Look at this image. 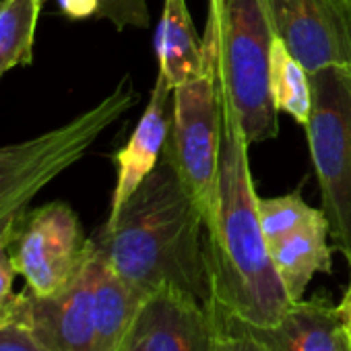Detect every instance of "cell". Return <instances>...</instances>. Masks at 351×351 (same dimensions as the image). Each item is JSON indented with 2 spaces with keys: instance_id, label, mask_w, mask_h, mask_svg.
I'll use <instances>...</instances> for the list:
<instances>
[{
  "instance_id": "6da1fadb",
  "label": "cell",
  "mask_w": 351,
  "mask_h": 351,
  "mask_svg": "<svg viewBox=\"0 0 351 351\" xmlns=\"http://www.w3.org/2000/svg\"><path fill=\"white\" fill-rule=\"evenodd\" d=\"M93 242L141 298L173 289L215 308L205 219L176 169L167 143L155 169L118 213L108 215Z\"/></svg>"
},
{
  "instance_id": "7a4b0ae2",
  "label": "cell",
  "mask_w": 351,
  "mask_h": 351,
  "mask_svg": "<svg viewBox=\"0 0 351 351\" xmlns=\"http://www.w3.org/2000/svg\"><path fill=\"white\" fill-rule=\"evenodd\" d=\"M221 99V159L217 213L207 228L213 304L244 326H273L295 304L287 295L271 258L258 219L248 141L238 114L223 93Z\"/></svg>"
},
{
  "instance_id": "3957f363",
  "label": "cell",
  "mask_w": 351,
  "mask_h": 351,
  "mask_svg": "<svg viewBox=\"0 0 351 351\" xmlns=\"http://www.w3.org/2000/svg\"><path fill=\"white\" fill-rule=\"evenodd\" d=\"M136 99L138 95L126 75L108 97L66 124L36 138L0 147V230L25 211L52 180L83 159Z\"/></svg>"
},
{
  "instance_id": "277c9868",
  "label": "cell",
  "mask_w": 351,
  "mask_h": 351,
  "mask_svg": "<svg viewBox=\"0 0 351 351\" xmlns=\"http://www.w3.org/2000/svg\"><path fill=\"white\" fill-rule=\"evenodd\" d=\"M275 29L265 0H226L223 17L203 44L217 54V79L230 97L248 145L275 138L277 108L269 87Z\"/></svg>"
},
{
  "instance_id": "5b68a950",
  "label": "cell",
  "mask_w": 351,
  "mask_h": 351,
  "mask_svg": "<svg viewBox=\"0 0 351 351\" xmlns=\"http://www.w3.org/2000/svg\"><path fill=\"white\" fill-rule=\"evenodd\" d=\"M312 110L304 126L322 211L335 248L351 269V73L322 69L310 75Z\"/></svg>"
},
{
  "instance_id": "8992f818",
  "label": "cell",
  "mask_w": 351,
  "mask_h": 351,
  "mask_svg": "<svg viewBox=\"0 0 351 351\" xmlns=\"http://www.w3.org/2000/svg\"><path fill=\"white\" fill-rule=\"evenodd\" d=\"M205 73L173 89L167 149L176 169L199 205L205 228L217 213L221 159V99L217 87V54L203 46Z\"/></svg>"
},
{
  "instance_id": "52a82bcc",
  "label": "cell",
  "mask_w": 351,
  "mask_h": 351,
  "mask_svg": "<svg viewBox=\"0 0 351 351\" xmlns=\"http://www.w3.org/2000/svg\"><path fill=\"white\" fill-rule=\"evenodd\" d=\"M91 250L79 215L52 201L27 207L9 223V254L17 275L36 295L62 291L83 269Z\"/></svg>"
},
{
  "instance_id": "ba28073f",
  "label": "cell",
  "mask_w": 351,
  "mask_h": 351,
  "mask_svg": "<svg viewBox=\"0 0 351 351\" xmlns=\"http://www.w3.org/2000/svg\"><path fill=\"white\" fill-rule=\"evenodd\" d=\"M97 248L91 240L81 273L54 295H36L23 289L15 300L13 322L27 326L50 351H97L95 324Z\"/></svg>"
},
{
  "instance_id": "9c48e42d",
  "label": "cell",
  "mask_w": 351,
  "mask_h": 351,
  "mask_svg": "<svg viewBox=\"0 0 351 351\" xmlns=\"http://www.w3.org/2000/svg\"><path fill=\"white\" fill-rule=\"evenodd\" d=\"M275 34L300 64L351 73V0H265Z\"/></svg>"
},
{
  "instance_id": "30bf717a",
  "label": "cell",
  "mask_w": 351,
  "mask_h": 351,
  "mask_svg": "<svg viewBox=\"0 0 351 351\" xmlns=\"http://www.w3.org/2000/svg\"><path fill=\"white\" fill-rule=\"evenodd\" d=\"M223 314L193 298L159 289L134 314L118 351H213Z\"/></svg>"
},
{
  "instance_id": "8fae6325",
  "label": "cell",
  "mask_w": 351,
  "mask_h": 351,
  "mask_svg": "<svg viewBox=\"0 0 351 351\" xmlns=\"http://www.w3.org/2000/svg\"><path fill=\"white\" fill-rule=\"evenodd\" d=\"M173 101V89L157 73L151 99L134 126L126 145L114 155L116 161V186L112 193L110 215L118 213L124 201L141 186V182L155 169L165 149L171 114L169 106Z\"/></svg>"
},
{
  "instance_id": "7c38bea8",
  "label": "cell",
  "mask_w": 351,
  "mask_h": 351,
  "mask_svg": "<svg viewBox=\"0 0 351 351\" xmlns=\"http://www.w3.org/2000/svg\"><path fill=\"white\" fill-rule=\"evenodd\" d=\"M244 328L254 335L267 351H351V339L339 306H332L324 298L295 302L273 326Z\"/></svg>"
},
{
  "instance_id": "4fadbf2b",
  "label": "cell",
  "mask_w": 351,
  "mask_h": 351,
  "mask_svg": "<svg viewBox=\"0 0 351 351\" xmlns=\"http://www.w3.org/2000/svg\"><path fill=\"white\" fill-rule=\"evenodd\" d=\"M328 236V219L320 209L310 223L269 244L273 265L291 302L304 300V293L316 273H332Z\"/></svg>"
},
{
  "instance_id": "5bb4252c",
  "label": "cell",
  "mask_w": 351,
  "mask_h": 351,
  "mask_svg": "<svg viewBox=\"0 0 351 351\" xmlns=\"http://www.w3.org/2000/svg\"><path fill=\"white\" fill-rule=\"evenodd\" d=\"M159 75L171 89L199 79L205 69L203 38L199 40L186 0H163V13L155 34Z\"/></svg>"
},
{
  "instance_id": "9a60e30c",
  "label": "cell",
  "mask_w": 351,
  "mask_h": 351,
  "mask_svg": "<svg viewBox=\"0 0 351 351\" xmlns=\"http://www.w3.org/2000/svg\"><path fill=\"white\" fill-rule=\"evenodd\" d=\"M143 300L145 298H141L126 281H122L97 250V273H95L97 351H118Z\"/></svg>"
},
{
  "instance_id": "2e32d148",
  "label": "cell",
  "mask_w": 351,
  "mask_h": 351,
  "mask_svg": "<svg viewBox=\"0 0 351 351\" xmlns=\"http://www.w3.org/2000/svg\"><path fill=\"white\" fill-rule=\"evenodd\" d=\"M269 87L277 112H285L298 124L306 126L312 110L310 75L279 36H275L271 44Z\"/></svg>"
},
{
  "instance_id": "e0dca14e",
  "label": "cell",
  "mask_w": 351,
  "mask_h": 351,
  "mask_svg": "<svg viewBox=\"0 0 351 351\" xmlns=\"http://www.w3.org/2000/svg\"><path fill=\"white\" fill-rule=\"evenodd\" d=\"M40 0H0V79L34 62V40L42 11Z\"/></svg>"
},
{
  "instance_id": "ac0fdd59",
  "label": "cell",
  "mask_w": 351,
  "mask_h": 351,
  "mask_svg": "<svg viewBox=\"0 0 351 351\" xmlns=\"http://www.w3.org/2000/svg\"><path fill=\"white\" fill-rule=\"evenodd\" d=\"M318 213L320 209L310 207L302 199L300 189L283 197H273V199L258 197V219L267 244H273L293 234L295 230L310 223Z\"/></svg>"
},
{
  "instance_id": "d6986e66",
  "label": "cell",
  "mask_w": 351,
  "mask_h": 351,
  "mask_svg": "<svg viewBox=\"0 0 351 351\" xmlns=\"http://www.w3.org/2000/svg\"><path fill=\"white\" fill-rule=\"evenodd\" d=\"M97 19L110 21L116 29H147L151 25L147 0H99Z\"/></svg>"
},
{
  "instance_id": "ffe728a7",
  "label": "cell",
  "mask_w": 351,
  "mask_h": 351,
  "mask_svg": "<svg viewBox=\"0 0 351 351\" xmlns=\"http://www.w3.org/2000/svg\"><path fill=\"white\" fill-rule=\"evenodd\" d=\"M15 277L17 271L13 267L9 254V226L0 230V328L13 322L15 314Z\"/></svg>"
},
{
  "instance_id": "44dd1931",
  "label": "cell",
  "mask_w": 351,
  "mask_h": 351,
  "mask_svg": "<svg viewBox=\"0 0 351 351\" xmlns=\"http://www.w3.org/2000/svg\"><path fill=\"white\" fill-rule=\"evenodd\" d=\"M213 351H267V347L244 326L223 314V328L217 337Z\"/></svg>"
},
{
  "instance_id": "7402d4cb",
  "label": "cell",
  "mask_w": 351,
  "mask_h": 351,
  "mask_svg": "<svg viewBox=\"0 0 351 351\" xmlns=\"http://www.w3.org/2000/svg\"><path fill=\"white\" fill-rule=\"evenodd\" d=\"M0 351H50V349H46L27 326L19 322H11L0 328Z\"/></svg>"
},
{
  "instance_id": "603a6c76",
  "label": "cell",
  "mask_w": 351,
  "mask_h": 351,
  "mask_svg": "<svg viewBox=\"0 0 351 351\" xmlns=\"http://www.w3.org/2000/svg\"><path fill=\"white\" fill-rule=\"evenodd\" d=\"M58 9L71 19V21H83V19H97L99 0H56Z\"/></svg>"
},
{
  "instance_id": "cb8c5ba5",
  "label": "cell",
  "mask_w": 351,
  "mask_h": 351,
  "mask_svg": "<svg viewBox=\"0 0 351 351\" xmlns=\"http://www.w3.org/2000/svg\"><path fill=\"white\" fill-rule=\"evenodd\" d=\"M223 7H226V0H209V19H207L205 36H213L217 32L221 17H223Z\"/></svg>"
},
{
  "instance_id": "d4e9b609",
  "label": "cell",
  "mask_w": 351,
  "mask_h": 351,
  "mask_svg": "<svg viewBox=\"0 0 351 351\" xmlns=\"http://www.w3.org/2000/svg\"><path fill=\"white\" fill-rule=\"evenodd\" d=\"M339 312H341V318H343V324L349 332V339H351V279H349V285H347V291L343 295V302L339 304Z\"/></svg>"
},
{
  "instance_id": "484cf974",
  "label": "cell",
  "mask_w": 351,
  "mask_h": 351,
  "mask_svg": "<svg viewBox=\"0 0 351 351\" xmlns=\"http://www.w3.org/2000/svg\"><path fill=\"white\" fill-rule=\"evenodd\" d=\"M40 3H42V5H46V3H50V0H40Z\"/></svg>"
}]
</instances>
